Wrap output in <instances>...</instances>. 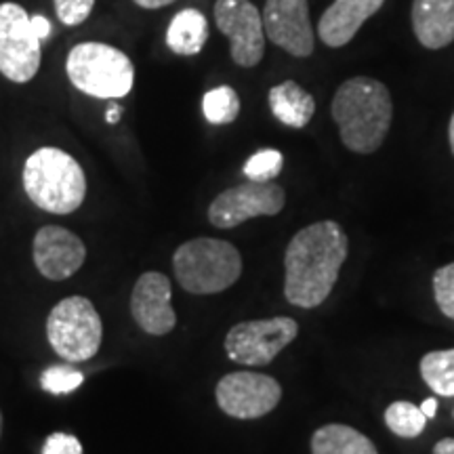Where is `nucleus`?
<instances>
[{"mask_svg":"<svg viewBox=\"0 0 454 454\" xmlns=\"http://www.w3.org/2000/svg\"><path fill=\"white\" fill-rule=\"evenodd\" d=\"M0 435H3V412H0Z\"/></svg>","mask_w":454,"mask_h":454,"instance_id":"72a5a7b5","label":"nucleus"},{"mask_svg":"<svg viewBox=\"0 0 454 454\" xmlns=\"http://www.w3.org/2000/svg\"><path fill=\"white\" fill-rule=\"evenodd\" d=\"M121 116H122V107L121 106L112 104L110 107H107V112H106L107 124H116L118 121H121Z\"/></svg>","mask_w":454,"mask_h":454,"instance_id":"2f4dec72","label":"nucleus"},{"mask_svg":"<svg viewBox=\"0 0 454 454\" xmlns=\"http://www.w3.org/2000/svg\"><path fill=\"white\" fill-rule=\"evenodd\" d=\"M208 41V21L198 9H184L170 20L167 44L177 55H198Z\"/></svg>","mask_w":454,"mask_h":454,"instance_id":"a211bd4d","label":"nucleus"},{"mask_svg":"<svg viewBox=\"0 0 454 454\" xmlns=\"http://www.w3.org/2000/svg\"><path fill=\"white\" fill-rule=\"evenodd\" d=\"M448 141H450V150H452V154H454V114H452V118H450V124H448Z\"/></svg>","mask_w":454,"mask_h":454,"instance_id":"473e14b6","label":"nucleus"},{"mask_svg":"<svg viewBox=\"0 0 454 454\" xmlns=\"http://www.w3.org/2000/svg\"><path fill=\"white\" fill-rule=\"evenodd\" d=\"M133 3L137 4V7H141V9H150V11H154V9L168 7V4L177 3V0H133Z\"/></svg>","mask_w":454,"mask_h":454,"instance_id":"c85d7f7f","label":"nucleus"},{"mask_svg":"<svg viewBox=\"0 0 454 454\" xmlns=\"http://www.w3.org/2000/svg\"><path fill=\"white\" fill-rule=\"evenodd\" d=\"M217 404L227 417L253 421L270 414L282 400V387L270 374L230 372L215 389Z\"/></svg>","mask_w":454,"mask_h":454,"instance_id":"9d476101","label":"nucleus"},{"mask_svg":"<svg viewBox=\"0 0 454 454\" xmlns=\"http://www.w3.org/2000/svg\"><path fill=\"white\" fill-rule=\"evenodd\" d=\"M286 204L284 187L270 184H247L221 192L208 207V221L219 230H231L254 217H274Z\"/></svg>","mask_w":454,"mask_h":454,"instance_id":"1a4fd4ad","label":"nucleus"},{"mask_svg":"<svg viewBox=\"0 0 454 454\" xmlns=\"http://www.w3.org/2000/svg\"><path fill=\"white\" fill-rule=\"evenodd\" d=\"M282 167H284L282 152L268 147V150H259L257 154L248 158L247 164H244V175H247L248 181L270 184V181H274L278 175L282 173Z\"/></svg>","mask_w":454,"mask_h":454,"instance_id":"5701e85b","label":"nucleus"},{"mask_svg":"<svg viewBox=\"0 0 454 454\" xmlns=\"http://www.w3.org/2000/svg\"><path fill=\"white\" fill-rule=\"evenodd\" d=\"M421 411L427 419H434L435 412H438V400H435V397H427L421 404Z\"/></svg>","mask_w":454,"mask_h":454,"instance_id":"7c9ffc66","label":"nucleus"},{"mask_svg":"<svg viewBox=\"0 0 454 454\" xmlns=\"http://www.w3.org/2000/svg\"><path fill=\"white\" fill-rule=\"evenodd\" d=\"M82 383H84V374L78 372L76 368L66 366V364L49 366L47 371L41 374V387L55 395L72 394V391L81 387Z\"/></svg>","mask_w":454,"mask_h":454,"instance_id":"b1692460","label":"nucleus"},{"mask_svg":"<svg viewBox=\"0 0 454 454\" xmlns=\"http://www.w3.org/2000/svg\"><path fill=\"white\" fill-rule=\"evenodd\" d=\"M385 0H333L317 24L320 41L331 49L345 47L354 41L368 17L383 7Z\"/></svg>","mask_w":454,"mask_h":454,"instance_id":"2eb2a0df","label":"nucleus"},{"mask_svg":"<svg viewBox=\"0 0 454 454\" xmlns=\"http://www.w3.org/2000/svg\"><path fill=\"white\" fill-rule=\"evenodd\" d=\"M34 265L47 280L61 282L84 265L87 247L74 231L59 225H44L32 242Z\"/></svg>","mask_w":454,"mask_h":454,"instance_id":"ddd939ff","label":"nucleus"},{"mask_svg":"<svg viewBox=\"0 0 454 454\" xmlns=\"http://www.w3.org/2000/svg\"><path fill=\"white\" fill-rule=\"evenodd\" d=\"M412 30L425 49L448 47L454 41V0H414Z\"/></svg>","mask_w":454,"mask_h":454,"instance_id":"dca6fc26","label":"nucleus"},{"mask_svg":"<svg viewBox=\"0 0 454 454\" xmlns=\"http://www.w3.org/2000/svg\"><path fill=\"white\" fill-rule=\"evenodd\" d=\"M297 320L286 316L238 322L225 334L223 348L227 357L236 364L268 366L297 339Z\"/></svg>","mask_w":454,"mask_h":454,"instance_id":"0eeeda50","label":"nucleus"},{"mask_svg":"<svg viewBox=\"0 0 454 454\" xmlns=\"http://www.w3.org/2000/svg\"><path fill=\"white\" fill-rule=\"evenodd\" d=\"M32 27L41 41H47L51 32H53V26H51V21L44 15H32Z\"/></svg>","mask_w":454,"mask_h":454,"instance_id":"cd10ccee","label":"nucleus"},{"mask_svg":"<svg viewBox=\"0 0 454 454\" xmlns=\"http://www.w3.org/2000/svg\"><path fill=\"white\" fill-rule=\"evenodd\" d=\"M311 454H379L364 434L349 425L331 423L311 435Z\"/></svg>","mask_w":454,"mask_h":454,"instance_id":"6ab92c4d","label":"nucleus"},{"mask_svg":"<svg viewBox=\"0 0 454 454\" xmlns=\"http://www.w3.org/2000/svg\"><path fill=\"white\" fill-rule=\"evenodd\" d=\"M434 454H454V438H444L434 446Z\"/></svg>","mask_w":454,"mask_h":454,"instance_id":"c756f323","label":"nucleus"},{"mask_svg":"<svg viewBox=\"0 0 454 454\" xmlns=\"http://www.w3.org/2000/svg\"><path fill=\"white\" fill-rule=\"evenodd\" d=\"M349 253L337 221H317L293 236L284 253V297L294 308H320L331 297Z\"/></svg>","mask_w":454,"mask_h":454,"instance_id":"f257e3e1","label":"nucleus"},{"mask_svg":"<svg viewBox=\"0 0 454 454\" xmlns=\"http://www.w3.org/2000/svg\"><path fill=\"white\" fill-rule=\"evenodd\" d=\"M55 13L59 17L61 24L66 26H81L87 21L90 11L95 7V0H53Z\"/></svg>","mask_w":454,"mask_h":454,"instance_id":"a878e982","label":"nucleus"},{"mask_svg":"<svg viewBox=\"0 0 454 454\" xmlns=\"http://www.w3.org/2000/svg\"><path fill=\"white\" fill-rule=\"evenodd\" d=\"M41 38L32 17L17 3L0 4V74L15 84H26L41 70Z\"/></svg>","mask_w":454,"mask_h":454,"instance_id":"6e6552de","label":"nucleus"},{"mask_svg":"<svg viewBox=\"0 0 454 454\" xmlns=\"http://www.w3.org/2000/svg\"><path fill=\"white\" fill-rule=\"evenodd\" d=\"M47 339L55 354L66 362L95 357L104 339V325L95 305L81 294L61 299L47 317Z\"/></svg>","mask_w":454,"mask_h":454,"instance_id":"423d86ee","label":"nucleus"},{"mask_svg":"<svg viewBox=\"0 0 454 454\" xmlns=\"http://www.w3.org/2000/svg\"><path fill=\"white\" fill-rule=\"evenodd\" d=\"M66 74L74 87L95 99L127 98L135 82L129 55L106 43L76 44L66 59Z\"/></svg>","mask_w":454,"mask_h":454,"instance_id":"39448f33","label":"nucleus"},{"mask_svg":"<svg viewBox=\"0 0 454 454\" xmlns=\"http://www.w3.org/2000/svg\"><path fill=\"white\" fill-rule=\"evenodd\" d=\"M179 286L192 294H217L234 286L242 274V254L217 238L187 240L173 254Z\"/></svg>","mask_w":454,"mask_h":454,"instance_id":"20e7f679","label":"nucleus"},{"mask_svg":"<svg viewBox=\"0 0 454 454\" xmlns=\"http://www.w3.org/2000/svg\"><path fill=\"white\" fill-rule=\"evenodd\" d=\"M24 190L43 211L70 215L87 198V177L74 156L59 147H41L24 164Z\"/></svg>","mask_w":454,"mask_h":454,"instance_id":"7ed1b4c3","label":"nucleus"},{"mask_svg":"<svg viewBox=\"0 0 454 454\" xmlns=\"http://www.w3.org/2000/svg\"><path fill=\"white\" fill-rule=\"evenodd\" d=\"M265 36L293 57H309L316 49L308 0H265Z\"/></svg>","mask_w":454,"mask_h":454,"instance_id":"f8f14e48","label":"nucleus"},{"mask_svg":"<svg viewBox=\"0 0 454 454\" xmlns=\"http://www.w3.org/2000/svg\"><path fill=\"white\" fill-rule=\"evenodd\" d=\"M434 297L442 314L454 320V263H448L434 274Z\"/></svg>","mask_w":454,"mask_h":454,"instance_id":"393cba45","label":"nucleus"},{"mask_svg":"<svg viewBox=\"0 0 454 454\" xmlns=\"http://www.w3.org/2000/svg\"><path fill=\"white\" fill-rule=\"evenodd\" d=\"M270 110L282 124L291 129L308 127L316 112V99L301 84L286 81L270 89Z\"/></svg>","mask_w":454,"mask_h":454,"instance_id":"f3484780","label":"nucleus"},{"mask_svg":"<svg viewBox=\"0 0 454 454\" xmlns=\"http://www.w3.org/2000/svg\"><path fill=\"white\" fill-rule=\"evenodd\" d=\"M215 24L230 41V55L240 67H254L265 55L263 17L251 0H217Z\"/></svg>","mask_w":454,"mask_h":454,"instance_id":"9b49d317","label":"nucleus"},{"mask_svg":"<svg viewBox=\"0 0 454 454\" xmlns=\"http://www.w3.org/2000/svg\"><path fill=\"white\" fill-rule=\"evenodd\" d=\"M202 114L211 124H230L240 114V98L231 87L211 89L202 98Z\"/></svg>","mask_w":454,"mask_h":454,"instance_id":"4be33fe9","label":"nucleus"},{"mask_svg":"<svg viewBox=\"0 0 454 454\" xmlns=\"http://www.w3.org/2000/svg\"><path fill=\"white\" fill-rule=\"evenodd\" d=\"M425 385L438 395L454 397V349L429 351L419 364Z\"/></svg>","mask_w":454,"mask_h":454,"instance_id":"aec40b11","label":"nucleus"},{"mask_svg":"<svg viewBox=\"0 0 454 454\" xmlns=\"http://www.w3.org/2000/svg\"><path fill=\"white\" fill-rule=\"evenodd\" d=\"M170 280L160 271H145L139 276L130 294V314L139 328L154 337H164L177 326V314L170 305Z\"/></svg>","mask_w":454,"mask_h":454,"instance_id":"4468645a","label":"nucleus"},{"mask_svg":"<svg viewBox=\"0 0 454 454\" xmlns=\"http://www.w3.org/2000/svg\"><path fill=\"white\" fill-rule=\"evenodd\" d=\"M385 425H387L391 434L397 438H419L427 425V417H425L421 406H414L412 402H394L385 411Z\"/></svg>","mask_w":454,"mask_h":454,"instance_id":"412c9836","label":"nucleus"},{"mask_svg":"<svg viewBox=\"0 0 454 454\" xmlns=\"http://www.w3.org/2000/svg\"><path fill=\"white\" fill-rule=\"evenodd\" d=\"M331 112L343 145L356 154H372L387 137L394 104L383 82L356 76L337 89Z\"/></svg>","mask_w":454,"mask_h":454,"instance_id":"f03ea898","label":"nucleus"},{"mask_svg":"<svg viewBox=\"0 0 454 454\" xmlns=\"http://www.w3.org/2000/svg\"><path fill=\"white\" fill-rule=\"evenodd\" d=\"M452 417H454V412H452Z\"/></svg>","mask_w":454,"mask_h":454,"instance_id":"f704fd0d","label":"nucleus"},{"mask_svg":"<svg viewBox=\"0 0 454 454\" xmlns=\"http://www.w3.org/2000/svg\"><path fill=\"white\" fill-rule=\"evenodd\" d=\"M43 454H82V444L76 435L57 431V434H51L44 440Z\"/></svg>","mask_w":454,"mask_h":454,"instance_id":"bb28decb","label":"nucleus"}]
</instances>
